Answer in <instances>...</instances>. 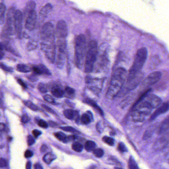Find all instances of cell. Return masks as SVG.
<instances>
[{
	"mask_svg": "<svg viewBox=\"0 0 169 169\" xmlns=\"http://www.w3.org/2000/svg\"><path fill=\"white\" fill-rule=\"evenodd\" d=\"M41 49L51 63H54L56 58V45L55 43V30L52 23L47 22L41 30Z\"/></svg>",
	"mask_w": 169,
	"mask_h": 169,
	"instance_id": "6da1fadb",
	"label": "cell"
},
{
	"mask_svg": "<svg viewBox=\"0 0 169 169\" xmlns=\"http://www.w3.org/2000/svg\"><path fill=\"white\" fill-rule=\"evenodd\" d=\"M127 74L126 70L122 67L118 68L115 71L106 93V98L108 99H113L118 94L125 81Z\"/></svg>",
	"mask_w": 169,
	"mask_h": 169,
	"instance_id": "7a4b0ae2",
	"label": "cell"
},
{
	"mask_svg": "<svg viewBox=\"0 0 169 169\" xmlns=\"http://www.w3.org/2000/svg\"><path fill=\"white\" fill-rule=\"evenodd\" d=\"M86 50V40L81 34L76 37L75 41V64L79 69H81L85 63Z\"/></svg>",
	"mask_w": 169,
	"mask_h": 169,
	"instance_id": "3957f363",
	"label": "cell"
},
{
	"mask_svg": "<svg viewBox=\"0 0 169 169\" xmlns=\"http://www.w3.org/2000/svg\"><path fill=\"white\" fill-rule=\"evenodd\" d=\"M147 57V51L145 47L140 49L137 52L133 64L129 71L127 81H129L135 76L141 73V70L145 63Z\"/></svg>",
	"mask_w": 169,
	"mask_h": 169,
	"instance_id": "277c9868",
	"label": "cell"
},
{
	"mask_svg": "<svg viewBox=\"0 0 169 169\" xmlns=\"http://www.w3.org/2000/svg\"><path fill=\"white\" fill-rule=\"evenodd\" d=\"M97 54V43L95 41L90 42L85 60V71L90 73L93 71L96 60Z\"/></svg>",
	"mask_w": 169,
	"mask_h": 169,
	"instance_id": "5b68a950",
	"label": "cell"
},
{
	"mask_svg": "<svg viewBox=\"0 0 169 169\" xmlns=\"http://www.w3.org/2000/svg\"><path fill=\"white\" fill-rule=\"evenodd\" d=\"M15 11L13 8L8 9L7 14V22L2 33V37L8 39L15 32Z\"/></svg>",
	"mask_w": 169,
	"mask_h": 169,
	"instance_id": "8992f818",
	"label": "cell"
},
{
	"mask_svg": "<svg viewBox=\"0 0 169 169\" xmlns=\"http://www.w3.org/2000/svg\"><path fill=\"white\" fill-rule=\"evenodd\" d=\"M67 35L68 29L66 23L63 20H59L55 30V36H56L57 40H66Z\"/></svg>",
	"mask_w": 169,
	"mask_h": 169,
	"instance_id": "52a82bcc",
	"label": "cell"
},
{
	"mask_svg": "<svg viewBox=\"0 0 169 169\" xmlns=\"http://www.w3.org/2000/svg\"><path fill=\"white\" fill-rule=\"evenodd\" d=\"M22 14L21 11L17 10L15 11V32L20 39L22 37Z\"/></svg>",
	"mask_w": 169,
	"mask_h": 169,
	"instance_id": "ba28073f",
	"label": "cell"
},
{
	"mask_svg": "<svg viewBox=\"0 0 169 169\" xmlns=\"http://www.w3.org/2000/svg\"><path fill=\"white\" fill-rule=\"evenodd\" d=\"M37 16L36 11H32L27 15L25 27L29 31H32L35 29L37 22Z\"/></svg>",
	"mask_w": 169,
	"mask_h": 169,
	"instance_id": "9c48e42d",
	"label": "cell"
},
{
	"mask_svg": "<svg viewBox=\"0 0 169 169\" xmlns=\"http://www.w3.org/2000/svg\"><path fill=\"white\" fill-rule=\"evenodd\" d=\"M161 76L162 74L159 71L151 73L143 81L142 85L144 86H148L154 84L160 80Z\"/></svg>",
	"mask_w": 169,
	"mask_h": 169,
	"instance_id": "30bf717a",
	"label": "cell"
},
{
	"mask_svg": "<svg viewBox=\"0 0 169 169\" xmlns=\"http://www.w3.org/2000/svg\"><path fill=\"white\" fill-rule=\"evenodd\" d=\"M169 143V131L159 138L154 144V148L156 150L163 149Z\"/></svg>",
	"mask_w": 169,
	"mask_h": 169,
	"instance_id": "8fae6325",
	"label": "cell"
},
{
	"mask_svg": "<svg viewBox=\"0 0 169 169\" xmlns=\"http://www.w3.org/2000/svg\"><path fill=\"white\" fill-rule=\"evenodd\" d=\"M169 110V102H166L165 103L163 104L162 105L160 106V107L158 108L156 111L150 117V120H153L156 118L158 116L160 115L163 114L168 111Z\"/></svg>",
	"mask_w": 169,
	"mask_h": 169,
	"instance_id": "7c38bea8",
	"label": "cell"
},
{
	"mask_svg": "<svg viewBox=\"0 0 169 169\" xmlns=\"http://www.w3.org/2000/svg\"><path fill=\"white\" fill-rule=\"evenodd\" d=\"M51 92L53 96L57 98H62L64 96V90L63 87L59 84H56L51 89Z\"/></svg>",
	"mask_w": 169,
	"mask_h": 169,
	"instance_id": "4fadbf2b",
	"label": "cell"
},
{
	"mask_svg": "<svg viewBox=\"0 0 169 169\" xmlns=\"http://www.w3.org/2000/svg\"><path fill=\"white\" fill-rule=\"evenodd\" d=\"M63 115L67 119H75L76 121L78 120L79 117L77 112L75 111L74 110L71 109L64 110Z\"/></svg>",
	"mask_w": 169,
	"mask_h": 169,
	"instance_id": "5bb4252c",
	"label": "cell"
},
{
	"mask_svg": "<svg viewBox=\"0 0 169 169\" xmlns=\"http://www.w3.org/2000/svg\"><path fill=\"white\" fill-rule=\"evenodd\" d=\"M85 102L88 104V105H90V106L93 107L100 115H103V110H101V108L97 105V104L94 101L90 99V98H86L85 100Z\"/></svg>",
	"mask_w": 169,
	"mask_h": 169,
	"instance_id": "9a60e30c",
	"label": "cell"
},
{
	"mask_svg": "<svg viewBox=\"0 0 169 169\" xmlns=\"http://www.w3.org/2000/svg\"><path fill=\"white\" fill-rule=\"evenodd\" d=\"M169 129V116H168L162 123H161L160 128L159 129V134H163L165 132H166L167 130Z\"/></svg>",
	"mask_w": 169,
	"mask_h": 169,
	"instance_id": "2e32d148",
	"label": "cell"
},
{
	"mask_svg": "<svg viewBox=\"0 0 169 169\" xmlns=\"http://www.w3.org/2000/svg\"><path fill=\"white\" fill-rule=\"evenodd\" d=\"M52 5H51V4H47L41 9L40 12V16L45 18L52 11Z\"/></svg>",
	"mask_w": 169,
	"mask_h": 169,
	"instance_id": "e0dca14e",
	"label": "cell"
},
{
	"mask_svg": "<svg viewBox=\"0 0 169 169\" xmlns=\"http://www.w3.org/2000/svg\"><path fill=\"white\" fill-rule=\"evenodd\" d=\"M75 96V91L73 88L69 86L65 87L64 90V96L69 99H73Z\"/></svg>",
	"mask_w": 169,
	"mask_h": 169,
	"instance_id": "ac0fdd59",
	"label": "cell"
},
{
	"mask_svg": "<svg viewBox=\"0 0 169 169\" xmlns=\"http://www.w3.org/2000/svg\"><path fill=\"white\" fill-rule=\"evenodd\" d=\"M56 158V156L52 153H48L46 154L43 157L44 162L48 164H51L53 160Z\"/></svg>",
	"mask_w": 169,
	"mask_h": 169,
	"instance_id": "d6986e66",
	"label": "cell"
},
{
	"mask_svg": "<svg viewBox=\"0 0 169 169\" xmlns=\"http://www.w3.org/2000/svg\"><path fill=\"white\" fill-rule=\"evenodd\" d=\"M6 7L4 3H0V24L4 23Z\"/></svg>",
	"mask_w": 169,
	"mask_h": 169,
	"instance_id": "ffe728a7",
	"label": "cell"
},
{
	"mask_svg": "<svg viewBox=\"0 0 169 169\" xmlns=\"http://www.w3.org/2000/svg\"><path fill=\"white\" fill-rule=\"evenodd\" d=\"M16 69L18 71L22 73H29L31 69L29 66L24 64H19L16 66Z\"/></svg>",
	"mask_w": 169,
	"mask_h": 169,
	"instance_id": "44dd1931",
	"label": "cell"
},
{
	"mask_svg": "<svg viewBox=\"0 0 169 169\" xmlns=\"http://www.w3.org/2000/svg\"><path fill=\"white\" fill-rule=\"evenodd\" d=\"M35 7H36V3L34 1H29L27 3L25 7L26 15L29 13V12H32V11L35 10Z\"/></svg>",
	"mask_w": 169,
	"mask_h": 169,
	"instance_id": "7402d4cb",
	"label": "cell"
},
{
	"mask_svg": "<svg viewBox=\"0 0 169 169\" xmlns=\"http://www.w3.org/2000/svg\"><path fill=\"white\" fill-rule=\"evenodd\" d=\"M96 144L95 142L89 140L86 142L85 145V148L87 151H92L96 149Z\"/></svg>",
	"mask_w": 169,
	"mask_h": 169,
	"instance_id": "603a6c76",
	"label": "cell"
},
{
	"mask_svg": "<svg viewBox=\"0 0 169 169\" xmlns=\"http://www.w3.org/2000/svg\"><path fill=\"white\" fill-rule=\"evenodd\" d=\"M89 113V112H88ZM93 116L90 115V114H83L81 118V121L82 123L84 125H88L91 122Z\"/></svg>",
	"mask_w": 169,
	"mask_h": 169,
	"instance_id": "cb8c5ba5",
	"label": "cell"
},
{
	"mask_svg": "<svg viewBox=\"0 0 169 169\" xmlns=\"http://www.w3.org/2000/svg\"><path fill=\"white\" fill-rule=\"evenodd\" d=\"M54 135L56 138L59 140L60 141H63L64 143L67 142V136L64 133H62V132H57V133H55Z\"/></svg>",
	"mask_w": 169,
	"mask_h": 169,
	"instance_id": "d4e9b609",
	"label": "cell"
},
{
	"mask_svg": "<svg viewBox=\"0 0 169 169\" xmlns=\"http://www.w3.org/2000/svg\"><path fill=\"white\" fill-rule=\"evenodd\" d=\"M128 167L129 169H139L137 163L132 156L130 157L129 160L128 162Z\"/></svg>",
	"mask_w": 169,
	"mask_h": 169,
	"instance_id": "484cf974",
	"label": "cell"
},
{
	"mask_svg": "<svg viewBox=\"0 0 169 169\" xmlns=\"http://www.w3.org/2000/svg\"><path fill=\"white\" fill-rule=\"evenodd\" d=\"M23 103L26 106L34 111H37L38 110H39V108L37 106H36L35 104H34L32 102H31L30 101H25Z\"/></svg>",
	"mask_w": 169,
	"mask_h": 169,
	"instance_id": "4316f807",
	"label": "cell"
},
{
	"mask_svg": "<svg viewBox=\"0 0 169 169\" xmlns=\"http://www.w3.org/2000/svg\"><path fill=\"white\" fill-rule=\"evenodd\" d=\"M38 67L40 69V71L41 72L42 74H44L46 75H51V73L49 70H48L45 66H44V64H39L38 65Z\"/></svg>",
	"mask_w": 169,
	"mask_h": 169,
	"instance_id": "83f0119b",
	"label": "cell"
},
{
	"mask_svg": "<svg viewBox=\"0 0 169 169\" xmlns=\"http://www.w3.org/2000/svg\"><path fill=\"white\" fill-rule=\"evenodd\" d=\"M72 148L75 151L80 152L83 150V146L79 142H75L72 144Z\"/></svg>",
	"mask_w": 169,
	"mask_h": 169,
	"instance_id": "f1b7e54d",
	"label": "cell"
},
{
	"mask_svg": "<svg viewBox=\"0 0 169 169\" xmlns=\"http://www.w3.org/2000/svg\"><path fill=\"white\" fill-rule=\"evenodd\" d=\"M103 141L110 146H113L114 144V140L111 137H108L106 136L103 137Z\"/></svg>",
	"mask_w": 169,
	"mask_h": 169,
	"instance_id": "f546056e",
	"label": "cell"
},
{
	"mask_svg": "<svg viewBox=\"0 0 169 169\" xmlns=\"http://www.w3.org/2000/svg\"><path fill=\"white\" fill-rule=\"evenodd\" d=\"M93 154L96 157L100 158L104 155V151L101 148H96L93 151Z\"/></svg>",
	"mask_w": 169,
	"mask_h": 169,
	"instance_id": "4dcf8cb0",
	"label": "cell"
},
{
	"mask_svg": "<svg viewBox=\"0 0 169 169\" xmlns=\"http://www.w3.org/2000/svg\"><path fill=\"white\" fill-rule=\"evenodd\" d=\"M38 88L40 92L42 93H46L48 92L47 85L44 83H40L38 86Z\"/></svg>",
	"mask_w": 169,
	"mask_h": 169,
	"instance_id": "1f68e13d",
	"label": "cell"
},
{
	"mask_svg": "<svg viewBox=\"0 0 169 169\" xmlns=\"http://www.w3.org/2000/svg\"><path fill=\"white\" fill-rule=\"evenodd\" d=\"M43 98L47 102H49V103L53 104L55 102V100L53 99V97L49 94H46L45 95H44Z\"/></svg>",
	"mask_w": 169,
	"mask_h": 169,
	"instance_id": "d6a6232c",
	"label": "cell"
},
{
	"mask_svg": "<svg viewBox=\"0 0 169 169\" xmlns=\"http://www.w3.org/2000/svg\"><path fill=\"white\" fill-rule=\"evenodd\" d=\"M60 129H63V130L67 132H70V133H76L77 131L75 130L74 128H72L71 126H63V127H61Z\"/></svg>",
	"mask_w": 169,
	"mask_h": 169,
	"instance_id": "836d02e7",
	"label": "cell"
},
{
	"mask_svg": "<svg viewBox=\"0 0 169 169\" xmlns=\"http://www.w3.org/2000/svg\"><path fill=\"white\" fill-rule=\"evenodd\" d=\"M0 68L7 72H12L13 71V69L12 67H8L3 63H0Z\"/></svg>",
	"mask_w": 169,
	"mask_h": 169,
	"instance_id": "e575fe53",
	"label": "cell"
},
{
	"mask_svg": "<svg viewBox=\"0 0 169 169\" xmlns=\"http://www.w3.org/2000/svg\"><path fill=\"white\" fill-rule=\"evenodd\" d=\"M36 47H37V44L35 43V42H30L28 43V45H27V50L28 51H31V50L36 49Z\"/></svg>",
	"mask_w": 169,
	"mask_h": 169,
	"instance_id": "d590c367",
	"label": "cell"
},
{
	"mask_svg": "<svg viewBox=\"0 0 169 169\" xmlns=\"http://www.w3.org/2000/svg\"><path fill=\"white\" fill-rule=\"evenodd\" d=\"M118 148L119 151L121 152H124L127 151V148L126 146L122 142H120L118 144Z\"/></svg>",
	"mask_w": 169,
	"mask_h": 169,
	"instance_id": "8d00e7d4",
	"label": "cell"
},
{
	"mask_svg": "<svg viewBox=\"0 0 169 169\" xmlns=\"http://www.w3.org/2000/svg\"><path fill=\"white\" fill-rule=\"evenodd\" d=\"M38 125H39L40 127L44 128V129H47V128H48V126H49V125H48L47 122H46L45 121L42 120V119L39 120L38 121Z\"/></svg>",
	"mask_w": 169,
	"mask_h": 169,
	"instance_id": "74e56055",
	"label": "cell"
},
{
	"mask_svg": "<svg viewBox=\"0 0 169 169\" xmlns=\"http://www.w3.org/2000/svg\"><path fill=\"white\" fill-rule=\"evenodd\" d=\"M35 140L31 136H28L27 137V143L29 146H31L35 143Z\"/></svg>",
	"mask_w": 169,
	"mask_h": 169,
	"instance_id": "f35d334b",
	"label": "cell"
},
{
	"mask_svg": "<svg viewBox=\"0 0 169 169\" xmlns=\"http://www.w3.org/2000/svg\"><path fill=\"white\" fill-rule=\"evenodd\" d=\"M16 81H17V82L19 83V84L24 89L27 88L26 84L22 79H20V78H16Z\"/></svg>",
	"mask_w": 169,
	"mask_h": 169,
	"instance_id": "ab89813d",
	"label": "cell"
},
{
	"mask_svg": "<svg viewBox=\"0 0 169 169\" xmlns=\"http://www.w3.org/2000/svg\"><path fill=\"white\" fill-rule=\"evenodd\" d=\"M8 163L5 159L0 158V168H4L7 166Z\"/></svg>",
	"mask_w": 169,
	"mask_h": 169,
	"instance_id": "60d3db41",
	"label": "cell"
},
{
	"mask_svg": "<svg viewBox=\"0 0 169 169\" xmlns=\"http://www.w3.org/2000/svg\"><path fill=\"white\" fill-rule=\"evenodd\" d=\"M33 71L34 73L36 75H40V74H42L41 72L40 71V69H39V67L37 66H34L33 68Z\"/></svg>",
	"mask_w": 169,
	"mask_h": 169,
	"instance_id": "b9f144b4",
	"label": "cell"
},
{
	"mask_svg": "<svg viewBox=\"0 0 169 169\" xmlns=\"http://www.w3.org/2000/svg\"><path fill=\"white\" fill-rule=\"evenodd\" d=\"M42 107L46 111L48 112L52 113V114H56L55 111H54L52 109H51V108L49 107L48 106H46V105H42Z\"/></svg>",
	"mask_w": 169,
	"mask_h": 169,
	"instance_id": "7bdbcfd3",
	"label": "cell"
},
{
	"mask_svg": "<svg viewBox=\"0 0 169 169\" xmlns=\"http://www.w3.org/2000/svg\"><path fill=\"white\" fill-rule=\"evenodd\" d=\"M33 153L29 150H27L24 153V156L26 158L31 157L33 156Z\"/></svg>",
	"mask_w": 169,
	"mask_h": 169,
	"instance_id": "ee69618b",
	"label": "cell"
},
{
	"mask_svg": "<svg viewBox=\"0 0 169 169\" xmlns=\"http://www.w3.org/2000/svg\"><path fill=\"white\" fill-rule=\"evenodd\" d=\"M29 117L27 115H24L22 117V122L23 123H26L29 121Z\"/></svg>",
	"mask_w": 169,
	"mask_h": 169,
	"instance_id": "f6af8a7d",
	"label": "cell"
},
{
	"mask_svg": "<svg viewBox=\"0 0 169 169\" xmlns=\"http://www.w3.org/2000/svg\"><path fill=\"white\" fill-rule=\"evenodd\" d=\"M32 133H33V134L34 136V137H38L39 136H40L42 134L41 132L39 131V130H37V129H35V130H33Z\"/></svg>",
	"mask_w": 169,
	"mask_h": 169,
	"instance_id": "bcb514c9",
	"label": "cell"
},
{
	"mask_svg": "<svg viewBox=\"0 0 169 169\" xmlns=\"http://www.w3.org/2000/svg\"><path fill=\"white\" fill-rule=\"evenodd\" d=\"M28 79L31 81L32 82H35L38 80V78H36V75H33V74L30 75L29 77H28Z\"/></svg>",
	"mask_w": 169,
	"mask_h": 169,
	"instance_id": "7dc6e473",
	"label": "cell"
},
{
	"mask_svg": "<svg viewBox=\"0 0 169 169\" xmlns=\"http://www.w3.org/2000/svg\"><path fill=\"white\" fill-rule=\"evenodd\" d=\"M47 150H48V147H47V145H42V146H41V149H40L41 152H42V153L46 151Z\"/></svg>",
	"mask_w": 169,
	"mask_h": 169,
	"instance_id": "c3c4849f",
	"label": "cell"
},
{
	"mask_svg": "<svg viewBox=\"0 0 169 169\" xmlns=\"http://www.w3.org/2000/svg\"><path fill=\"white\" fill-rule=\"evenodd\" d=\"M5 125L4 123H0V131L1 132H3V131H5Z\"/></svg>",
	"mask_w": 169,
	"mask_h": 169,
	"instance_id": "681fc988",
	"label": "cell"
},
{
	"mask_svg": "<svg viewBox=\"0 0 169 169\" xmlns=\"http://www.w3.org/2000/svg\"><path fill=\"white\" fill-rule=\"evenodd\" d=\"M75 136H70L68 137H67V142L69 141H73L74 140H75Z\"/></svg>",
	"mask_w": 169,
	"mask_h": 169,
	"instance_id": "f907efd6",
	"label": "cell"
},
{
	"mask_svg": "<svg viewBox=\"0 0 169 169\" xmlns=\"http://www.w3.org/2000/svg\"><path fill=\"white\" fill-rule=\"evenodd\" d=\"M34 169H43V167L41 165H40L39 163H36L34 165Z\"/></svg>",
	"mask_w": 169,
	"mask_h": 169,
	"instance_id": "816d5d0a",
	"label": "cell"
},
{
	"mask_svg": "<svg viewBox=\"0 0 169 169\" xmlns=\"http://www.w3.org/2000/svg\"><path fill=\"white\" fill-rule=\"evenodd\" d=\"M31 166H32V164L30 161H28L26 163V169H31Z\"/></svg>",
	"mask_w": 169,
	"mask_h": 169,
	"instance_id": "f5cc1de1",
	"label": "cell"
},
{
	"mask_svg": "<svg viewBox=\"0 0 169 169\" xmlns=\"http://www.w3.org/2000/svg\"><path fill=\"white\" fill-rule=\"evenodd\" d=\"M4 46H3V45H2L1 43H0V51H3L4 50Z\"/></svg>",
	"mask_w": 169,
	"mask_h": 169,
	"instance_id": "db71d44e",
	"label": "cell"
},
{
	"mask_svg": "<svg viewBox=\"0 0 169 169\" xmlns=\"http://www.w3.org/2000/svg\"><path fill=\"white\" fill-rule=\"evenodd\" d=\"M114 169H122V168H119V167H115Z\"/></svg>",
	"mask_w": 169,
	"mask_h": 169,
	"instance_id": "11a10c76",
	"label": "cell"
},
{
	"mask_svg": "<svg viewBox=\"0 0 169 169\" xmlns=\"http://www.w3.org/2000/svg\"><path fill=\"white\" fill-rule=\"evenodd\" d=\"M2 58H3V57H2V56L0 55V60L2 59Z\"/></svg>",
	"mask_w": 169,
	"mask_h": 169,
	"instance_id": "9f6ffc18",
	"label": "cell"
}]
</instances>
